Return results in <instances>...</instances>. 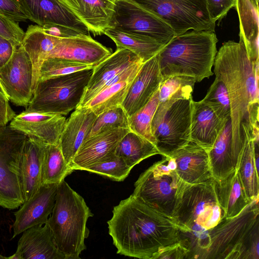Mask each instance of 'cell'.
<instances>
[{
	"label": "cell",
	"instance_id": "cell-7",
	"mask_svg": "<svg viewBox=\"0 0 259 259\" xmlns=\"http://www.w3.org/2000/svg\"><path fill=\"white\" fill-rule=\"evenodd\" d=\"M93 68L37 82L25 110L65 115L79 105Z\"/></svg>",
	"mask_w": 259,
	"mask_h": 259
},
{
	"label": "cell",
	"instance_id": "cell-23",
	"mask_svg": "<svg viewBox=\"0 0 259 259\" xmlns=\"http://www.w3.org/2000/svg\"><path fill=\"white\" fill-rule=\"evenodd\" d=\"M93 35L104 33L113 16L116 0H60Z\"/></svg>",
	"mask_w": 259,
	"mask_h": 259
},
{
	"label": "cell",
	"instance_id": "cell-49",
	"mask_svg": "<svg viewBox=\"0 0 259 259\" xmlns=\"http://www.w3.org/2000/svg\"><path fill=\"white\" fill-rule=\"evenodd\" d=\"M0 93L2 94V95H3L4 96H5L9 100L7 95V94L2 84L1 81H0Z\"/></svg>",
	"mask_w": 259,
	"mask_h": 259
},
{
	"label": "cell",
	"instance_id": "cell-12",
	"mask_svg": "<svg viewBox=\"0 0 259 259\" xmlns=\"http://www.w3.org/2000/svg\"><path fill=\"white\" fill-rule=\"evenodd\" d=\"M109 27L145 34L164 45L176 36L168 24L132 0H116Z\"/></svg>",
	"mask_w": 259,
	"mask_h": 259
},
{
	"label": "cell",
	"instance_id": "cell-42",
	"mask_svg": "<svg viewBox=\"0 0 259 259\" xmlns=\"http://www.w3.org/2000/svg\"><path fill=\"white\" fill-rule=\"evenodd\" d=\"M0 13L18 22L31 20L22 0H0Z\"/></svg>",
	"mask_w": 259,
	"mask_h": 259
},
{
	"label": "cell",
	"instance_id": "cell-39",
	"mask_svg": "<svg viewBox=\"0 0 259 259\" xmlns=\"http://www.w3.org/2000/svg\"><path fill=\"white\" fill-rule=\"evenodd\" d=\"M201 101L221 119L227 121L231 118L230 102L227 88L224 83L217 77L205 97Z\"/></svg>",
	"mask_w": 259,
	"mask_h": 259
},
{
	"label": "cell",
	"instance_id": "cell-11",
	"mask_svg": "<svg viewBox=\"0 0 259 259\" xmlns=\"http://www.w3.org/2000/svg\"><path fill=\"white\" fill-rule=\"evenodd\" d=\"M192 97L174 102L157 119H152L151 131L160 154L170 157L191 142Z\"/></svg>",
	"mask_w": 259,
	"mask_h": 259
},
{
	"label": "cell",
	"instance_id": "cell-33",
	"mask_svg": "<svg viewBox=\"0 0 259 259\" xmlns=\"http://www.w3.org/2000/svg\"><path fill=\"white\" fill-rule=\"evenodd\" d=\"M115 154L133 168L142 160L160 152L153 143L130 131L117 144Z\"/></svg>",
	"mask_w": 259,
	"mask_h": 259
},
{
	"label": "cell",
	"instance_id": "cell-37",
	"mask_svg": "<svg viewBox=\"0 0 259 259\" xmlns=\"http://www.w3.org/2000/svg\"><path fill=\"white\" fill-rule=\"evenodd\" d=\"M158 90L144 106L128 116L130 131L147 139L155 145L156 141L152 133L151 123L158 104Z\"/></svg>",
	"mask_w": 259,
	"mask_h": 259
},
{
	"label": "cell",
	"instance_id": "cell-27",
	"mask_svg": "<svg viewBox=\"0 0 259 259\" xmlns=\"http://www.w3.org/2000/svg\"><path fill=\"white\" fill-rule=\"evenodd\" d=\"M46 144L27 137L21 156L20 178L24 202L30 199L41 185V169Z\"/></svg>",
	"mask_w": 259,
	"mask_h": 259
},
{
	"label": "cell",
	"instance_id": "cell-17",
	"mask_svg": "<svg viewBox=\"0 0 259 259\" xmlns=\"http://www.w3.org/2000/svg\"><path fill=\"white\" fill-rule=\"evenodd\" d=\"M111 54L90 35L82 34L61 38L47 58H62L94 67Z\"/></svg>",
	"mask_w": 259,
	"mask_h": 259
},
{
	"label": "cell",
	"instance_id": "cell-28",
	"mask_svg": "<svg viewBox=\"0 0 259 259\" xmlns=\"http://www.w3.org/2000/svg\"><path fill=\"white\" fill-rule=\"evenodd\" d=\"M235 8L239 21V40L249 60L259 62L258 0H236Z\"/></svg>",
	"mask_w": 259,
	"mask_h": 259
},
{
	"label": "cell",
	"instance_id": "cell-21",
	"mask_svg": "<svg viewBox=\"0 0 259 259\" xmlns=\"http://www.w3.org/2000/svg\"><path fill=\"white\" fill-rule=\"evenodd\" d=\"M31 17V21L42 26L57 24L77 30L86 35L85 25L60 0H22Z\"/></svg>",
	"mask_w": 259,
	"mask_h": 259
},
{
	"label": "cell",
	"instance_id": "cell-38",
	"mask_svg": "<svg viewBox=\"0 0 259 259\" xmlns=\"http://www.w3.org/2000/svg\"><path fill=\"white\" fill-rule=\"evenodd\" d=\"M132 168L122 157L113 152L98 162L83 168L82 170L95 173L120 182L123 181L128 176Z\"/></svg>",
	"mask_w": 259,
	"mask_h": 259
},
{
	"label": "cell",
	"instance_id": "cell-41",
	"mask_svg": "<svg viewBox=\"0 0 259 259\" xmlns=\"http://www.w3.org/2000/svg\"><path fill=\"white\" fill-rule=\"evenodd\" d=\"M93 68L94 67L84 64L62 58H47L40 67L38 81Z\"/></svg>",
	"mask_w": 259,
	"mask_h": 259
},
{
	"label": "cell",
	"instance_id": "cell-2",
	"mask_svg": "<svg viewBox=\"0 0 259 259\" xmlns=\"http://www.w3.org/2000/svg\"><path fill=\"white\" fill-rule=\"evenodd\" d=\"M107 222L117 253L152 259L162 249L180 241L177 222L133 195L113 207Z\"/></svg>",
	"mask_w": 259,
	"mask_h": 259
},
{
	"label": "cell",
	"instance_id": "cell-5",
	"mask_svg": "<svg viewBox=\"0 0 259 259\" xmlns=\"http://www.w3.org/2000/svg\"><path fill=\"white\" fill-rule=\"evenodd\" d=\"M47 223L65 259H79L87 248V221L94 215L83 198L65 181L58 185L55 205Z\"/></svg>",
	"mask_w": 259,
	"mask_h": 259
},
{
	"label": "cell",
	"instance_id": "cell-9",
	"mask_svg": "<svg viewBox=\"0 0 259 259\" xmlns=\"http://www.w3.org/2000/svg\"><path fill=\"white\" fill-rule=\"evenodd\" d=\"M26 138L10 124L0 128V206L8 209L18 208L24 202L20 167Z\"/></svg>",
	"mask_w": 259,
	"mask_h": 259
},
{
	"label": "cell",
	"instance_id": "cell-46",
	"mask_svg": "<svg viewBox=\"0 0 259 259\" xmlns=\"http://www.w3.org/2000/svg\"><path fill=\"white\" fill-rule=\"evenodd\" d=\"M41 27L47 34L59 38H68L84 34L77 30L61 25L47 24Z\"/></svg>",
	"mask_w": 259,
	"mask_h": 259
},
{
	"label": "cell",
	"instance_id": "cell-34",
	"mask_svg": "<svg viewBox=\"0 0 259 259\" xmlns=\"http://www.w3.org/2000/svg\"><path fill=\"white\" fill-rule=\"evenodd\" d=\"M237 171L248 200H258V171L254 162L253 139L246 140Z\"/></svg>",
	"mask_w": 259,
	"mask_h": 259
},
{
	"label": "cell",
	"instance_id": "cell-44",
	"mask_svg": "<svg viewBox=\"0 0 259 259\" xmlns=\"http://www.w3.org/2000/svg\"><path fill=\"white\" fill-rule=\"evenodd\" d=\"M210 19L216 23L221 21L229 10L235 7L236 0H205Z\"/></svg>",
	"mask_w": 259,
	"mask_h": 259
},
{
	"label": "cell",
	"instance_id": "cell-6",
	"mask_svg": "<svg viewBox=\"0 0 259 259\" xmlns=\"http://www.w3.org/2000/svg\"><path fill=\"white\" fill-rule=\"evenodd\" d=\"M184 183L175 171L173 159L164 157L141 174L132 195L174 220Z\"/></svg>",
	"mask_w": 259,
	"mask_h": 259
},
{
	"label": "cell",
	"instance_id": "cell-19",
	"mask_svg": "<svg viewBox=\"0 0 259 259\" xmlns=\"http://www.w3.org/2000/svg\"><path fill=\"white\" fill-rule=\"evenodd\" d=\"M10 259H65L58 249L53 233L46 223L25 230L20 238L16 252Z\"/></svg>",
	"mask_w": 259,
	"mask_h": 259
},
{
	"label": "cell",
	"instance_id": "cell-25",
	"mask_svg": "<svg viewBox=\"0 0 259 259\" xmlns=\"http://www.w3.org/2000/svg\"><path fill=\"white\" fill-rule=\"evenodd\" d=\"M228 121V120H227ZM227 121L219 118L201 101H192L190 140L207 152L212 147Z\"/></svg>",
	"mask_w": 259,
	"mask_h": 259
},
{
	"label": "cell",
	"instance_id": "cell-35",
	"mask_svg": "<svg viewBox=\"0 0 259 259\" xmlns=\"http://www.w3.org/2000/svg\"><path fill=\"white\" fill-rule=\"evenodd\" d=\"M135 76L117 82L103 89L84 107L90 108L98 116L109 109L121 106Z\"/></svg>",
	"mask_w": 259,
	"mask_h": 259
},
{
	"label": "cell",
	"instance_id": "cell-4",
	"mask_svg": "<svg viewBox=\"0 0 259 259\" xmlns=\"http://www.w3.org/2000/svg\"><path fill=\"white\" fill-rule=\"evenodd\" d=\"M258 200L239 214L224 217L208 230L209 245L202 258H259Z\"/></svg>",
	"mask_w": 259,
	"mask_h": 259
},
{
	"label": "cell",
	"instance_id": "cell-45",
	"mask_svg": "<svg viewBox=\"0 0 259 259\" xmlns=\"http://www.w3.org/2000/svg\"><path fill=\"white\" fill-rule=\"evenodd\" d=\"M189 251L181 240L167 246L156 253L152 259H184L188 258Z\"/></svg>",
	"mask_w": 259,
	"mask_h": 259
},
{
	"label": "cell",
	"instance_id": "cell-29",
	"mask_svg": "<svg viewBox=\"0 0 259 259\" xmlns=\"http://www.w3.org/2000/svg\"><path fill=\"white\" fill-rule=\"evenodd\" d=\"M214 187L225 218L237 215L251 202L246 195L237 170L223 180L214 179Z\"/></svg>",
	"mask_w": 259,
	"mask_h": 259
},
{
	"label": "cell",
	"instance_id": "cell-36",
	"mask_svg": "<svg viewBox=\"0 0 259 259\" xmlns=\"http://www.w3.org/2000/svg\"><path fill=\"white\" fill-rule=\"evenodd\" d=\"M72 171L65 160L59 144L46 145L42 163L41 185L59 184Z\"/></svg>",
	"mask_w": 259,
	"mask_h": 259
},
{
	"label": "cell",
	"instance_id": "cell-40",
	"mask_svg": "<svg viewBox=\"0 0 259 259\" xmlns=\"http://www.w3.org/2000/svg\"><path fill=\"white\" fill-rule=\"evenodd\" d=\"M117 128H126L130 130L128 116L121 106L109 109L98 115L86 139L103 132Z\"/></svg>",
	"mask_w": 259,
	"mask_h": 259
},
{
	"label": "cell",
	"instance_id": "cell-13",
	"mask_svg": "<svg viewBox=\"0 0 259 259\" xmlns=\"http://www.w3.org/2000/svg\"><path fill=\"white\" fill-rule=\"evenodd\" d=\"M0 81L9 100L27 107L34 93L33 68L29 56L20 46L8 62L0 68Z\"/></svg>",
	"mask_w": 259,
	"mask_h": 259
},
{
	"label": "cell",
	"instance_id": "cell-1",
	"mask_svg": "<svg viewBox=\"0 0 259 259\" xmlns=\"http://www.w3.org/2000/svg\"><path fill=\"white\" fill-rule=\"evenodd\" d=\"M258 63L249 60L242 41L229 40L217 53L213 64L215 77L228 91L232 145L240 156L246 140H258Z\"/></svg>",
	"mask_w": 259,
	"mask_h": 259
},
{
	"label": "cell",
	"instance_id": "cell-48",
	"mask_svg": "<svg viewBox=\"0 0 259 259\" xmlns=\"http://www.w3.org/2000/svg\"><path fill=\"white\" fill-rule=\"evenodd\" d=\"M16 48L11 41L0 35V68L10 59Z\"/></svg>",
	"mask_w": 259,
	"mask_h": 259
},
{
	"label": "cell",
	"instance_id": "cell-32",
	"mask_svg": "<svg viewBox=\"0 0 259 259\" xmlns=\"http://www.w3.org/2000/svg\"><path fill=\"white\" fill-rule=\"evenodd\" d=\"M196 80L187 75H175L163 80L158 90V104L153 119L160 117L175 102L181 99H189Z\"/></svg>",
	"mask_w": 259,
	"mask_h": 259
},
{
	"label": "cell",
	"instance_id": "cell-15",
	"mask_svg": "<svg viewBox=\"0 0 259 259\" xmlns=\"http://www.w3.org/2000/svg\"><path fill=\"white\" fill-rule=\"evenodd\" d=\"M58 184L41 185L38 192L14 213L15 220L12 238L29 228L47 222L55 205Z\"/></svg>",
	"mask_w": 259,
	"mask_h": 259
},
{
	"label": "cell",
	"instance_id": "cell-31",
	"mask_svg": "<svg viewBox=\"0 0 259 259\" xmlns=\"http://www.w3.org/2000/svg\"><path fill=\"white\" fill-rule=\"evenodd\" d=\"M61 38L47 34L38 25L29 26L25 32L21 46L28 54L33 65L34 90L43 61Z\"/></svg>",
	"mask_w": 259,
	"mask_h": 259
},
{
	"label": "cell",
	"instance_id": "cell-20",
	"mask_svg": "<svg viewBox=\"0 0 259 259\" xmlns=\"http://www.w3.org/2000/svg\"><path fill=\"white\" fill-rule=\"evenodd\" d=\"M175 171L184 182L189 184L203 183L213 179L207 152L190 142L171 155Z\"/></svg>",
	"mask_w": 259,
	"mask_h": 259
},
{
	"label": "cell",
	"instance_id": "cell-22",
	"mask_svg": "<svg viewBox=\"0 0 259 259\" xmlns=\"http://www.w3.org/2000/svg\"><path fill=\"white\" fill-rule=\"evenodd\" d=\"M129 131L126 128L114 129L86 139L75 155L70 168L82 170L115 152L117 144Z\"/></svg>",
	"mask_w": 259,
	"mask_h": 259
},
{
	"label": "cell",
	"instance_id": "cell-18",
	"mask_svg": "<svg viewBox=\"0 0 259 259\" xmlns=\"http://www.w3.org/2000/svg\"><path fill=\"white\" fill-rule=\"evenodd\" d=\"M140 62L142 61L132 51L124 48H117L115 52L94 67L91 78L76 108L84 107L117 75Z\"/></svg>",
	"mask_w": 259,
	"mask_h": 259
},
{
	"label": "cell",
	"instance_id": "cell-47",
	"mask_svg": "<svg viewBox=\"0 0 259 259\" xmlns=\"http://www.w3.org/2000/svg\"><path fill=\"white\" fill-rule=\"evenodd\" d=\"M9 100L0 93V128L7 125L16 116V113L9 103Z\"/></svg>",
	"mask_w": 259,
	"mask_h": 259
},
{
	"label": "cell",
	"instance_id": "cell-50",
	"mask_svg": "<svg viewBox=\"0 0 259 259\" xmlns=\"http://www.w3.org/2000/svg\"><path fill=\"white\" fill-rule=\"evenodd\" d=\"M6 258L7 259L8 257L4 256L2 254H0V259H6Z\"/></svg>",
	"mask_w": 259,
	"mask_h": 259
},
{
	"label": "cell",
	"instance_id": "cell-30",
	"mask_svg": "<svg viewBox=\"0 0 259 259\" xmlns=\"http://www.w3.org/2000/svg\"><path fill=\"white\" fill-rule=\"evenodd\" d=\"M104 34L115 42L117 48L132 51L143 63L158 54L165 46L149 36L111 27L107 28Z\"/></svg>",
	"mask_w": 259,
	"mask_h": 259
},
{
	"label": "cell",
	"instance_id": "cell-14",
	"mask_svg": "<svg viewBox=\"0 0 259 259\" xmlns=\"http://www.w3.org/2000/svg\"><path fill=\"white\" fill-rule=\"evenodd\" d=\"M66 120L60 114L25 110L16 115L10 125L33 141L57 145L59 144Z\"/></svg>",
	"mask_w": 259,
	"mask_h": 259
},
{
	"label": "cell",
	"instance_id": "cell-26",
	"mask_svg": "<svg viewBox=\"0 0 259 259\" xmlns=\"http://www.w3.org/2000/svg\"><path fill=\"white\" fill-rule=\"evenodd\" d=\"M231 128L230 118L207 152L212 175L216 180H223L236 171L240 159L232 145Z\"/></svg>",
	"mask_w": 259,
	"mask_h": 259
},
{
	"label": "cell",
	"instance_id": "cell-43",
	"mask_svg": "<svg viewBox=\"0 0 259 259\" xmlns=\"http://www.w3.org/2000/svg\"><path fill=\"white\" fill-rule=\"evenodd\" d=\"M25 32L18 22L0 13V35L11 41L16 47L21 46Z\"/></svg>",
	"mask_w": 259,
	"mask_h": 259
},
{
	"label": "cell",
	"instance_id": "cell-8",
	"mask_svg": "<svg viewBox=\"0 0 259 259\" xmlns=\"http://www.w3.org/2000/svg\"><path fill=\"white\" fill-rule=\"evenodd\" d=\"M224 217V210L217 198L214 179L196 184L184 182L174 214L180 231H189L196 224L209 230Z\"/></svg>",
	"mask_w": 259,
	"mask_h": 259
},
{
	"label": "cell",
	"instance_id": "cell-10",
	"mask_svg": "<svg viewBox=\"0 0 259 259\" xmlns=\"http://www.w3.org/2000/svg\"><path fill=\"white\" fill-rule=\"evenodd\" d=\"M150 11L174 30L176 36L192 29L215 32L205 0H132Z\"/></svg>",
	"mask_w": 259,
	"mask_h": 259
},
{
	"label": "cell",
	"instance_id": "cell-16",
	"mask_svg": "<svg viewBox=\"0 0 259 259\" xmlns=\"http://www.w3.org/2000/svg\"><path fill=\"white\" fill-rule=\"evenodd\" d=\"M162 81L157 54L143 64L130 86L121 105L128 116L149 101Z\"/></svg>",
	"mask_w": 259,
	"mask_h": 259
},
{
	"label": "cell",
	"instance_id": "cell-24",
	"mask_svg": "<svg viewBox=\"0 0 259 259\" xmlns=\"http://www.w3.org/2000/svg\"><path fill=\"white\" fill-rule=\"evenodd\" d=\"M97 117L90 108L84 107L76 108L66 120L59 145L69 167L78 149L86 139Z\"/></svg>",
	"mask_w": 259,
	"mask_h": 259
},
{
	"label": "cell",
	"instance_id": "cell-3",
	"mask_svg": "<svg viewBox=\"0 0 259 259\" xmlns=\"http://www.w3.org/2000/svg\"><path fill=\"white\" fill-rule=\"evenodd\" d=\"M218 39L215 32L192 30L173 38L158 53L163 80L187 75L200 82L213 75Z\"/></svg>",
	"mask_w": 259,
	"mask_h": 259
}]
</instances>
